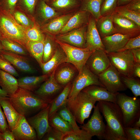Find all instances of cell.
I'll return each instance as SVG.
<instances>
[{
  "label": "cell",
  "mask_w": 140,
  "mask_h": 140,
  "mask_svg": "<svg viewBox=\"0 0 140 140\" xmlns=\"http://www.w3.org/2000/svg\"><path fill=\"white\" fill-rule=\"evenodd\" d=\"M93 85L105 88L100 82L98 77L92 72L85 65L82 72L78 74L72 82V86L68 98L75 97L85 88Z\"/></svg>",
  "instance_id": "ba28073f"
},
{
  "label": "cell",
  "mask_w": 140,
  "mask_h": 140,
  "mask_svg": "<svg viewBox=\"0 0 140 140\" xmlns=\"http://www.w3.org/2000/svg\"><path fill=\"white\" fill-rule=\"evenodd\" d=\"M98 103L100 111L107 122L106 127L120 140H127L124 131L122 114L117 104L110 102L100 101Z\"/></svg>",
  "instance_id": "7a4b0ae2"
},
{
  "label": "cell",
  "mask_w": 140,
  "mask_h": 140,
  "mask_svg": "<svg viewBox=\"0 0 140 140\" xmlns=\"http://www.w3.org/2000/svg\"><path fill=\"white\" fill-rule=\"evenodd\" d=\"M12 131L9 128L3 132H0V140H15Z\"/></svg>",
  "instance_id": "f5cc1de1"
},
{
  "label": "cell",
  "mask_w": 140,
  "mask_h": 140,
  "mask_svg": "<svg viewBox=\"0 0 140 140\" xmlns=\"http://www.w3.org/2000/svg\"><path fill=\"white\" fill-rule=\"evenodd\" d=\"M104 0H83L80 10L89 13L96 20L101 16L100 11Z\"/></svg>",
  "instance_id": "4dcf8cb0"
},
{
  "label": "cell",
  "mask_w": 140,
  "mask_h": 140,
  "mask_svg": "<svg viewBox=\"0 0 140 140\" xmlns=\"http://www.w3.org/2000/svg\"><path fill=\"white\" fill-rule=\"evenodd\" d=\"M133 77L140 78V63H135L132 72Z\"/></svg>",
  "instance_id": "11a10c76"
},
{
  "label": "cell",
  "mask_w": 140,
  "mask_h": 140,
  "mask_svg": "<svg viewBox=\"0 0 140 140\" xmlns=\"http://www.w3.org/2000/svg\"><path fill=\"white\" fill-rule=\"evenodd\" d=\"M110 62L105 51L95 50L87 60L86 65L93 74L98 76L110 66Z\"/></svg>",
  "instance_id": "7c38bea8"
},
{
  "label": "cell",
  "mask_w": 140,
  "mask_h": 140,
  "mask_svg": "<svg viewBox=\"0 0 140 140\" xmlns=\"http://www.w3.org/2000/svg\"><path fill=\"white\" fill-rule=\"evenodd\" d=\"M49 125L60 131L64 134L73 131L70 124L61 118L57 112L49 117Z\"/></svg>",
  "instance_id": "d6a6232c"
},
{
  "label": "cell",
  "mask_w": 140,
  "mask_h": 140,
  "mask_svg": "<svg viewBox=\"0 0 140 140\" xmlns=\"http://www.w3.org/2000/svg\"><path fill=\"white\" fill-rule=\"evenodd\" d=\"M0 86L8 95L14 94L19 87L18 80L14 76L1 69Z\"/></svg>",
  "instance_id": "83f0119b"
},
{
  "label": "cell",
  "mask_w": 140,
  "mask_h": 140,
  "mask_svg": "<svg viewBox=\"0 0 140 140\" xmlns=\"http://www.w3.org/2000/svg\"><path fill=\"white\" fill-rule=\"evenodd\" d=\"M57 112L61 118L70 124L74 131H78L80 129L75 118L66 107V104L60 108Z\"/></svg>",
  "instance_id": "ab89813d"
},
{
  "label": "cell",
  "mask_w": 140,
  "mask_h": 140,
  "mask_svg": "<svg viewBox=\"0 0 140 140\" xmlns=\"http://www.w3.org/2000/svg\"><path fill=\"white\" fill-rule=\"evenodd\" d=\"M127 140H140V128L135 127H124Z\"/></svg>",
  "instance_id": "f6af8a7d"
},
{
  "label": "cell",
  "mask_w": 140,
  "mask_h": 140,
  "mask_svg": "<svg viewBox=\"0 0 140 140\" xmlns=\"http://www.w3.org/2000/svg\"><path fill=\"white\" fill-rule=\"evenodd\" d=\"M44 38L37 41H29L26 48L40 65L43 63V56Z\"/></svg>",
  "instance_id": "1f68e13d"
},
{
  "label": "cell",
  "mask_w": 140,
  "mask_h": 140,
  "mask_svg": "<svg viewBox=\"0 0 140 140\" xmlns=\"http://www.w3.org/2000/svg\"><path fill=\"white\" fill-rule=\"evenodd\" d=\"M0 69L14 76H19L15 67L9 61L0 56Z\"/></svg>",
  "instance_id": "bcb514c9"
},
{
  "label": "cell",
  "mask_w": 140,
  "mask_h": 140,
  "mask_svg": "<svg viewBox=\"0 0 140 140\" xmlns=\"http://www.w3.org/2000/svg\"><path fill=\"white\" fill-rule=\"evenodd\" d=\"M68 64L65 62L61 64L57 68L55 72L56 80L64 87L71 82L76 73L74 67Z\"/></svg>",
  "instance_id": "cb8c5ba5"
},
{
  "label": "cell",
  "mask_w": 140,
  "mask_h": 140,
  "mask_svg": "<svg viewBox=\"0 0 140 140\" xmlns=\"http://www.w3.org/2000/svg\"><path fill=\"white\" fill-rule=\"evenodd\" d=\"M92 137L87 131L82 129L64 134L62 140H90Z\"/></svg>",
  "instance_id": "60d3db41"
},
{
  "label": "cell",
  "mask_w": 140,
  "mask_h": 140,
  "mask_svg": "<svg viewBox=\"0 0 140 140\" xmlns=\"http://www.w3.org/2000/svg\"><path fill=\"white\" fill-rule=\"evenodd\" d=\"M90 15L88 12L80 10L69 19L59 34L65 33L87 25Z\"/></svg>",
  "instance_id": "7402d4cb"
},
{
  "label": "cell",
  "mask_w": 140,
  "mask_h": 140,
  "mask_svg": "<svg viewBox=\"0 0 140 140\" xmlns=\"http://www.w3.org/2000/svg\"><path fill=\"white\" fill-rule=\"evenodd\" d=\"M54 39L65 53L67 62L72 64L78 71V74L81 73L88 58L95 50L87 47H77Z\"/></svg>",
  "instance_id": "8992f818"
},
{
  "label": "cell",
  "mask_w": 140,
  "mask_h": 140,
  "mask_svg": "<svg viewBox=\"0 0 140 140\" xmlns=\"http://www.w3.org/2000/svg\"><path fill=\"white\" fill-rule=\"evenodd\" d=\"M72 85V82L66 85L62 91L50 104L49 117L57 112L60 108L66 104Z\"/></svg>",
  "instance_id": "f1b7e54d"
},
{
  "label": "cell",
  "mask_w": 140,
  "mask_h": 140,
  "mask_svg": "<svg viewBox=\"0 0 140 140\" xmlns=\"http://www.w3.org/2000/svg\"><path fill=\"white\" fill-rule=\"evenodd\" d=\"M111 15L117 33L128 35L131 38L140 34V26L135 22L120 15L115 11Z\"/></svg>",
  "instance_id": "5bb4252c"
},
{
  "label": "cell",
  "mask_w": 140,
  "mask_h": 140,
  "mask_svg": "<svg viewBox=\"0 0 140 140\" xmlns=\"http://www.w3.org/2000/svg\"><path fill=\"white\" fill-rule=\"evenodd\" d=\"M86 47L91 50L105 51L96 26V20L90 14L86 34Z\"/></svg>",
  "instance_id": "2e32d148"
},
{
  "label": "cell",
  "mask_w": 140,
  "mask_h": 140,
  "mask_svg": "<svg viewBox=\"0 0 140 140\" xmlns=\"http://www.w3.org/2000/svg\"><path fill=\"white\" fill-rule=\"evenodd\" d=\"M133 127L140 128V118L135 122Z\"/></svg>",
  "instance_id": "680465c9"
},
{
  "label": "cell",
  "mask_w": 140,
  "mask_h": 140,
  "mask_svg": "<svg viewBox=\"0 0 140 140\" xmlns=\"http://www.w3.org/2000/svg\"><path fill=\"white\" fill-rule=\"evenodd\" d=\"M98 76L101 83L111 93L116 94L127 89L122 81L120 74L111 64L109 67Z\"/></svg>",
  "instance_id": "30bf717a"
},
{
  "label": "cell",
  "mask_w": 140,
  "mask_h": 140,
  "mask_svg": "<svg viewBox=\"0 0 140 140\" xmlns=\"http://www.w3.org/2000/svg\"><path fill=\"white\" fill-rule=\"evenodd\" d=\"M110 64L121 75L133 77L135 62L130 50L107 53Z\"/></svg>",
  "instance_id": "52a82bcc"
},
{
  "label": "cell",
  "mask_w": 140,
  "mask_h": 140,
  "mask_svg": "<svg viewBox=\"0 0 140 140\" xmlns=\"http://www.w3.org/2000/svg\"><path fill=\"white\" fill-rule=\"evenodd\" d=\"M19 0H0V8L12 14L17 6Z\"/></svg>",
  "instance_id": "c3c4849f"
},
{
  "label": "cell",
  "mask_w": 140,
  "mask_h": 140,
  "mask_svg": "<svg viewBox=\"0 0 140 140\" xmlns=\"http://www.w3.org/2000/svg\"><path fill=\"white\" fill-rule=\"evenodd\" d=\"M132 0H117V6L125 5Z\"/></svg>",
  "instance_id": "9f6ffc18"
},
{
  "label": "cell",
  "mask_w": 140,
  "mask_h": 140,
  "mask_svg": "<svg viewBox=\"0 0 140 140\" xmlns=\"http://www.w3.org/2000/svg\"><path fill=\"white\" fill-rule=\"evenodd\" d=\"M67 61L65 53L57 44L56 50L52 57L48 61L43 63L40 65L44 74H50L60 65L67 62Z\"/></svg>",
  "instance_id": "44dd1931"
},
{
  "label": "cell",
  "mask_w": 140,
  "mask_h": 140,
  "mask_svg": "<svg viewBox=\"0 0 140 140\" xmlns=\"http://www.w3.org/2000/svg\"><path fill=\"white\" fill-rule=\"evenodd\" d=\"M8 97L16 111L25 117L41 110L50 104L33 92L19 87L14 94L9 95Z\"/></svg>",
  "instance_id": "6da1fadb"
},
{
  "label": "cell",
  "mask_w": 140,
  "mask_h": 140,
  "mask_svg": "<svg viewBox=\"0 0 140 140\" xmlns=\"http://www.w3.org/2000/svg\"><path fill=\"white\" fill-rule=\"evenodd\" d=\"M22 11V9L17 6L12 14L17 22L26 29L31 27L36 21L34 18L32 16H28Z\"/></svg>",
  "instance_id": "d590c367"
},
{
  "label": "cell",
  "mask_w": 140,
  "mask_h": 140,
  "mask_svg": "<svg viewBox=\"0 0 140 140\" xmlns=\"http://www.w3.org/2000/svg\"><path fill=\"white\" fill-rule=\"evenodd\" d=\"M96 26L101 38L117 33L111 15L101 16L96 20Z\"/></svg>",
  "instance_id": "4316f807"
},
{
  "label": "cell",
  "mask_w": 140,
  "mask_h": 140,
  "mask_svg": "<svg viewBox=\"0 0 140 140\" xmlns=\"http://www.w3.org/2000/svg\"><path fill=\"white\" fill-rule=\"evenodd\" d=\"M87 25L66 33L55 36L56 39L81 48L86 47V34Z\"/></svg>",
  "instance_id": "9a60e30c"
},
{
  "label": "cell",
  "mask_w": 140,
  "mask_h": 140,
  "mask_svg": "<svg viewBox=\"0 0 140 140\" xmlns=\"http://www.w3.org/2000/svg\"><path fill=\"white\" fill-rule=\"evenodd\" d=\"M122 81L127 88L131 91L134 96L140 95V81L139 79L134 77H129L121 75Z\"/></svg>",
  "instance_id": "8d00e7d4"
},
{
  "label": "cell",
  "mask_w": 140,
  "mask_h": 140,
  "mask_svg": "<svg viewBox=\"0 0 140 140\" xmlns=\"http://www.w3.org/2000/svg\"><path fill=\"white\" fill-rule=\"evenodd\" d=\"M131 38L129 36L116 33L101 38L107 53L118 51Z\"/></svg>",
  "instance_id": "d6986e66"
},
{
  "label": "cell",
  "mask_w": 140,
  "mask_h": 140,
  "mask_svg": "<svg viewBox=\"0 0 140 140\" xmlns=\"http://www.w3.org/2000/svg\"><path fill=\"white\" fill-rule=\"evenodd\" d=\"M38 1V0H19L17 6L32 16Z\"/></svg>",
  "instance_id": "ee69618b"
},
{
  "label": "cell",
  "mask_w": 140,
  "mask_h": 140,
  "mask_svg": "<svg viewBox=\"0 0 140 140\" xmlns=\"http://www.w3.org/2000/svg\"><path fill=\"white\" fill-rule=\"evenodd\" d=\"M57 45L53 37L47 34L45 35L42 58L43 63L48 61L52 57L55 52Z\"/></svg>",
  "instance_id": "836d02e7"
},
{
  "label": "cell",
  "mask_w": 140,
  "mask_h": 140,
  "mask_svg": "<svg viewBox=\"0 0 140 140\" xmlns=\"http://www.w3.org/2000/svg\"><path fill=\"white\" fill-rule=\"evenodd\" d=\"M115 12L120 15L132 21L140 26V13L128 9L125 5L117 6Z\"/></svg>",
  "instance_id": "74e56055"
},
{
  "label": "cell",
  "mask_w": 140,
  "mask_h": 140,
  "mask_svg": "<svg viewBox=\"0 0 140 140\" xmlns=\"http://www.w3.org/2000/svg\"><path fill=\"white\" fill-rule=\"evenodd\" d=\"M26 29L16 21L12 15L0 8V34L2 37L14 41L25 48L29 41Z\"/></svg>",
  "instance_id": "3957f363"
},
{
  "label": "cell",
  "mask_w": 140,
  "mask_h": 140,
  "mask_svg": "<svg viewBox=\"0 0 140 140\" xmlns=\"http://www.w3.org/2000/svg\"><path fill=\"white\" fill-rule=\"evenodd\" d=\"M8 94L0 88V100L2 99L8 97Z\"/></svg>",
  "instance_id": "6f0895ef"
},
{
  "label": "cell",
  "mask_w": 140,
  "mask_h": 140,
  "mask_svg": "<svg viewBox=\"0 0 140 140\" xmlns=\"http://www.w3.org/2000/svg\"><path fill=\"white\" fill-rule=\"evenodd\" d=\"M55 69L47 79L33 92L39 97L50 104L63 90L64 87L56 80L54 77Z\"/></svg>",
  "instance_id": "9c48e42d"
},
{
  "label": "cell",
  "mask_w": 140,
  "mask_h": 140,
  "mask_svg": "<svg viewBox=\"0 0 140 140\" xmlns=\"http://www.w3.org/2000/svg\"><path fill=\"white\" fill-rule=\"evenodd\" d=\"M94 108L90 120L86 123L80 125V128L87 131L92 137L96 136L99 139H103L106 125L103 121L98 103Z\"/></svg>",
  "instance_id": "8fae6325"
},
{
  "label": "cell",
  "mask_w": 140,
  "mask_h": 140,
  "mask_svg": "<svg viewBox=\"0 0 140 140\" xmlns=\"http://www.w3.org/2000/svg\"><path fill=\"white\" fill-rule=\"evenodd\" d=\"M46 3H47V2H48L50 0H43Z\"/></svg>",
  "instance_id": "94428289"
},
{
  "label": "cell",
  "mask_w": 140,
  "mask_h": 140,
  "mask_svg": "<svg viewBox=\"0 0 140 140\" xmlns=\"http://www.w3.org/2000/svg\"><path fill=\"white\" fill-rule=\"evenodd\" d=\"M37 5L38 16L43 22L52 19L61 14L55 11L54 8L48 5L43 0H40Z\"/></svg>",
  "instance_id": "f546056e"
},
{
  "label": "cell",
  "mask_w": 140,
  "mask_h": 140,
  "mask_svg": "<svg viewBox=\"0 0 140 140\" xmlns=\"http://www.w3.org/2000/svg\"><path fill=\"white\" fill-rule=\"evenodd\" d=\"M97 101L96 100L82 90L75 97L68 98L66 106L76 122L82 125L85 120L89 116Z\"/></svg>",
  "instance_id": "277c9868"
},
{
  "label": "cell",
  "mask_w": 140,
  "mask_h": 140,
  "mask_svg": "<svg viewBox=\"0 0 140 140\" xmlns=\"http://www.w3.org/2000/svg\"><path fill=\"white\" fill-rule=\"evenodd\" d=\"M125 6L128 9L140 13V0H132Z\"/></svg>",
  "instance_id": "816d5d0a"
},
{
  "label": "cell",
  "mask_w": 140,
  "mask_h": 140,
  "mask_svg": "<svg viewBox=\"0 0 140 140\" xmlns=\"http://www.w3.org/2000/svg\"><path fill=\"white\" fill-rule=\"evenodd\" d=\"M50 106V104H49L37 114L26 119L29 124L35 130L39 140L41 139L51 128L48 121Z\"/></svg>",
  "instance_id": "4fadbf2b"
},
{
  "label": "cell",
  "mask_w": 140,
  "mask_h": 140,
  "mask_svg": "<svg viewBox=\"0 0 140 140\" xmlns=\"http://www.w3.org/2000/svg\"><path fill=\"white\" fill-rule=\"evenodd\" d=\"M76 0H52V6L59 10H64L72 8L77 4Z\"/></svg>",
  "instance_id": "b9f144b4"
},
{
  "label": "cell",
  "mask_w": 140,
  "mask_h": 140,
  "mask_svg": "<svg viewBox=\"0 0 140 140\" xmlns=\"http://www.w3.org/2000/svg\"><path fill=\"white\" fill-rule=\"evenodd\" d=\"M0 56L22 71L29 73L34 72L33 68L23 55L3 50L0 52Z\"/></svg>",
  "instance_id": "ac0fdd59"
},
{
  "label": "cell",
  "mask_w": 140,
  "mask_h": 140,
  "mask_svg": "<svg viewBox=\"0 0 140 140\" xmlns=\"http://www.w3.org/2000/svg\"><path fill=\"white\" fill-rule=\"evenodd\" d=\"M1 35L0 34V52L3 50V46L1 40Z\"/></svg>",
  "instance_id": "91938a15"
},
{
  "label": "cell",
  "mask_w": 140,
  "mask_h": 140,
  "mask_svg": "<svg viewBox=\"0 0 140 140\" xmlns=\"http://www.w3.org/2000/svg\"><path fill=\"white\" fill-rule=\"evenodd\" d=\"M50 74H44L39 76L24 77L18 79L19 87L33 92L40 84L49 76Z\"/></svg>",
  "instance_id": "484cf974"
},
{
  "label": "cell",
  "mask_w": 140,
  "mask_h": 140,
  "mask_svg": "<svg viewBox=\"0 0 140 140\" xmlns=\"http://www.w3.org/2000/svg\"><path fill=\"white\" fill-rule=\"evenodd\" d=\"M0 103V132H3L9 128L8 124L6 120V117L2 109Z\"/></svg>",
  "instance_id": "f907efd6"
},
{
  "label": "cell",
  "mask_w": 140,
  "mask_h": 140,
  "mask_svg": "<svg viewBox=\"0 0 140 140\" xmlns=\"http://www.w3.org/2000/svg\"><path fill=\"white\" fill-rule=\"evenodd\" d=\"M64 134L51 127L42 138L43 140H62Z\"/></svg>",
  "instance_id": "7dc6e473"
},
{
  "label": "cell",
  "mask_w": 140,
  "mask_h": 140,
  "mask_svg": "<svg viewBox=\"0 0 140 140\" xmlns=\"http://www.w3.org/2000/svg\"><path fill=\"white\" fill-rule=\"evenodd\" d=\"M1 40L3 50L23 56L28 54L26 49L17 42L1 36Z\"/></svg>",
  "instance_id": "e575fe53"
},
{
  "label": "cell",
  "mask_w": 140,
  "mask_h": 140,
  "mask_svg": "<svg viewBox=\"0 0 140 140\" xmlns=\"http://www.w3.org/2000/svg\"><path fill=\"white\" fill-rule=\"evenodd\" d=\"M16 140H35L37 139L36 132L29 124L25 117L21 115L15 128L11 131Z\"/></svg>",
  "instance_id": "e0dca14e"
},
{
  "label": "cell",
  "mask_w": 140,
  "mask_h": 140,
  "mask_svg": "<svg viewBox=\"0 0 140 140\" xmlns=\"http://www.w3.org/2000/svg\"><path fill=\"white\" fill-rule=\"evenodd\" d=\"M136 62L140 63V48L130 50Z\"/></svg>",
  "instance_id": "db71d44e"
},
{
  "label": "cell",
  "mask_w": 140,
  "mask_h": 140,
  "mask_svg": "<svg viewBox=\"0 0 140 140\" xmlns=\"http://www.w3.org/2000/svg\"><path fill=\"white\" fill-rule=\"evenodd\" d=\"M116 97V103L121 111L124 127H133L140 118V98L119 92L117 93Z\"/></svg>",
  "instance_id": "5b68a950"
},
{
  "label": "cell",
  "mask_w": 140,
  "mask_h": 140,
  "mask_svg": "<svg viewBox=\"0 0 140 140\" xmlns=\"http://www.w3.org/2000/svg\"><path fill=\"white\" fill-rule=\"evenodd\" d=\"M25 34L30 41H39L44 38L45 37L39 24L36 21L32 27L26 29Z\"/></svg>",
  "instance_id": "f35d334b"
},
{
  "label": "cell",
  "mask_w": 140,
  "mask_h": 140,
  "mask_svg": "<svg viewBox=\"0 0 140 140\" xmlns=\"http://www.w3.org/2000/svg\"><path fill=\"white\" fill-rule=\"evenodd\" d=\"M117 6V0H104L100 11L101 16L111 15Z\"/></svg>",
  "instance_id": "7bdbcfd3"
},
{
  "label": "cell",
  "mask_w": 140,
  "mask_h": 140,
  "mask_svg": "<svg viewBox=\"0 0 140 140\" xmlns=\"http://www.w3.org/2000/svg\"><path fill=\"white\" fill-rule=\"evenodd\" d=\"M0 103L7 119L9 128L11 131L17 124L21 115L13 107L8 97L0 100Z\"/></svg>",
  "instance_id": "d4e9b609"
},
{
  "label": "cell",
  "mask_w": 140,
  "mask_h": 140,
  "mask_svg": "<svg viewBox=\"0 0 140 140\" xmlns=\"http://www.w3.org/2000/svg\"><path fill=\"white\" fill-rule=\"evenodd\" d=\"M74 14L72 13L59 16L40 26L41 30L51 36L59 34L66 23Z\"/></svg>",
  "instance_id": "ffe728a7"
},
{
  "label": "cell",
  "mask_w": 140,
  "mask_h": 140,
  "mask_svg": "<svg viewBox=\"0 0 140 140\" xmlns=\"http://www.w3.org/2000/svg\"><path fill=\"white\" fill-rule=\"evenodd\" d=\"M82 90L96 100L97 101H105L116 103V94L109 91L105 88L96 85H91Z\"/></svg>",
  "instance_id": "603a6c76"
},
{
  "label": "cell",
  "mask_w": 140,
  "mask_h": 140,
  "mask_svg": "<svg viewBox=\"0 0 140 140\" xmlns=\"http://www.w3.org/2000/svg\"><path fill=\"white\" fill-rule=\"evenodd\" d=\"M139 48H140V34L136 37L130 38L124 47L118 51Z\"/></svg>",
  "instance_id": "681fc988"
}]
</instances>
